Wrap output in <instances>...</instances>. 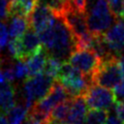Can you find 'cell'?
Segmentation results:
<instances>
[{
	"mask_svg": "<svg viewBox=\"0 0 124 124\" xmlns=\"http://www.w3.org/2000/svg\"><path fill=\"white\" fill-rule=\"evenodd\" d=\"M39 36L47 55L54 56L63 62L69 60L71 54L77 50V40L60 15H56L54 22L39 33Z\"/></svg>",
	"mask_w": 124,
	"mask_h": 124,
	"instance_id": "obj_1",
	"label": "cell"
},
{
	"mask_svg": "<svg viewBox=\"0 0 124 124\" xmlns=\"http://www.w3.org/2000/svg\"><path fill=\"white\" fill-rule=\"evenodd\" d=\"M55 79L45 73L28 77L23 83L24 106L29 110L36 102L44 98L50 90Z\"/></svg>",
	"mask_w": 124,
	"mask_h": 124,
	"instance_id": "obj_2",
	"label": "cell"
},
{
	"mask_svg": "<svg viewBox=\"0 0 124 124\" xmlns=\"http://www.w3.org/2000/svg\"><path fill=\"white\" fill-rule=\"evenodd\" d=\"M122 79L121 69L118 56H110L100 63L91 76L93 84H98L107 88H113Z\"/></svg>",
	"mask_w": 124,
	"mask_h": 124,
	"instance_id": "obj_3",
	"label": "cell"
},
{
	"mask_svg": "<svg viewBox=\"0 0 124 124\" xmlns=\"http://www.w3.org/2000/svg\"><path fill=\"white\" fill-rule=\"evenodd\" d=\"M83 97L90 108L109 110L116 103L113 90L98 84H91Z\"/></svg>",
	"mask_w": 124,
	"mask_h": 124,
	"instance_id": "obj_4",
	"label": "cell"
},
{
	"mask_svg": "<svg viewBox=\"0 0 124 124\" xmlns=\"http://www.w3.org/2000/svg\"><path fill=\"white\" fill-rule=\"evenodd\" d=\"M68 61L83 75L91 77L100 63V58L92 49H77Z\"/></svg>",
	"mask_w": 124,
	"mask_h": 124,
	"instance_id": "obj_5",
	"label": "cell"
},
{
	"mask_svg": "<svg viewBox=\"0 0 124 124\" xmlns=\"http://www.w3.org/2000/svg\"><path fill=\"white\" fill-rule=\"evenodd\" d=\"M56 14L47 5L38 3L28 17L29 25L38 34L47 29L55 20Z\"/></svg>",
	"mask_w": 124,
	"mask_h": 124,
	"instance_id": "obj_6",
	"label": "cell"
},
{
	"mask_svg": "<svg viewBox=\"0 0 124 124\" xmlns=\"http://www.w3.org/2000/svg\"><path fill=\"white\" fill-rule=\"evenodd\" d=\"M103 37L110 49V51L116 55L121 56L124 51V22L116 20L115 23L108 29Z\"/></svg>",
	"mask_w": 124,
	"mask_h": 124,
	"instance_id": "obj_7",
	"label": "cell"
},
{
	"mask_svg": "<svg viewBox=\"0 0 124 124\" xmlns=\"http://www.w3.org/2000/svg\"><path fill=\"white\" fill-rule=\"evenodd\" d=\"M21 47L22 60H26L29 56L43 48V45L39 34L31 27L19 38Z\"/></svg>",
	"mask_w": 124,
	"mask_h": 124,
	"instance_id": "obj_8",
	"label": "cell"
},
{
	"mask_svg": "<svg viewBox=\"0 0 124 124\" xmlns=\"http://www.w3.org/2000/svg\"><path fill=\"white\" fill-rule=\"evenodd\" d=\"M86 108L87 104L83 96L73 97L67 124H83L86 115Z\"/></svg>",
	"mask_w": 124,
	"mask_h": 124,
	"instance_id": "obj_9",
	"label": "cell"
},
{
	"mask_svg": "<svg viewBox=\"0 0 124 124\" xmlns=\"http://www.w3.org/2000/svg\"><path fill=\"white\" fill-rule=\"evenodd\" d=\"M38 4V0H10L9 16H21L29 17Z\"/></svg>",
	"mask_w": 124,
	"mask_h": 124,
	"instance_id": "obj_10",
	"label": "cell"
},
{
	"mask_svg": "<svg viewBox=\"0 0 124 124\" xmlns=\"http://www.w3.org/2000/svg\"><path fill=\"white\" fill-rule=\"evenodd\" d=\"M46 59H47V53H46V51L44 50V48H42L41 50H39L36 53L29 56L26 59L29 77L42 74L45 71Z\"/></svg>",
	"mask_w": 124,
	"mask_h": 124,
	"instance_id": "obj_11",
	"label": "cell"
},
{
	"mask_svg": "<svg viewBox=\"0 0 124 124\" xmlns=\"http://www.w3.org/2000/svg\"><path fill=\"white\" fill-rule=\"evenodd\" d=\"M30 27L29 20L25 16H12L8 29L11 39H19Z\"/></svg>",
	"mask_w": 124,
	"mask_h": 124,
	"instance_id": "obj_12",
	"label": "cell"
},
{
	"mask_svg": "<svg viewBox=\"0 0 124 124\" xmlns=\"http://www.w3.org/2000/svg\"><path fill=\"white\" fill-rule=\"evenodd\" d=\"M16 90L11 83L0 85V110L8 112L16 106Z\"/></svg>",
	"mask_w": 124,
	"mask_h": 124,
	"instance_id": "obj_13",
	"label": "cell"
},
{
	"mask_svg": "<svg viewBox=\"0 0 124 124\" xmlns=\"http://www.w3.org/2000/svg\"><path fill=\"white\" fill-rule=\"evenodd\" d=\"M73 98V97H72ZM72 98L60 103L59 105H57L50 112L48 118L60 123V124H67V119H68V115H69V111H70V108H71V103H72Z\"/></svg>",
	"mask_w": 124,
	"mask_h": 124,
	"instance_id": "obj_14",
	"label": "cell"
},
{
	"mask_svg": "<svg viewBox=\"0 0 124 124\" xmlns=\"http://www.w3.org/2000/svg\"><path fill=\"white\" fill-rule=\"evenodd\" d=\"M28 115V109L25 106L16 105L7 112V120L9 124H23Z\"/></svg>",
	"mask_w": 124,
	"mask_h": 124,
	"instance_id": "obj_15",
	"label": "cell"
},
{
	"mask_svg": "<svg viewBox=\"0 0 124 124\" xmlns=\"http://www.w3.org/2000/svg\"><path fill=\"white\" fill-rule=\"evenodd\" d=\"M108 119V110L91 108L85 115L83 124H106Z\"/></svg>",
	"mask_w": 124,
	"mask_h": 124,
	"instance_id": "obj_16",
	"label": "cell"
},
{
	"mask_svg": "<svg viewBox=\"0 0 124 124\" xmlns=\"http://www.w3.org/2000/svg\"><path fill=\"white\" fill-rule=\"evenodd\" d=\"M63 63L64 62L61 61L60 59H58L54 56H51V55H47V59H46L44 73L46 76L50 77L51 78L56 79L58 75H59V72H60V69H61V66Z\"/></svg>",
	"mask_w": 124,
	"mask_h": 124,
	"instance_id": "obj_17",
	"label": "cell"
},
{
	"mask_svg": "<svg viewBox=\"0 0 124 124\" xmlns=\"http://www.w3.org/2000/svg\"><path fill=\"white\" fill-rule=\"evenodd\" d=\"M12 65L16 79H23L29 77L28 67L26 62H24V60H16V62Z\"/></svg>",
	"mask_w": 124,
	"mask_h": 124,
	"instance_id": "obj_18",
	"label": "cell"
},
{
	"mask_svg": "<svg viewBox=\"0 0 124 124\" xmlns=\"http://www.w3.org/2000/svg\"><path fill=\"white\" fill-rule=\"evenodd\" d=\"M10 34L8 26L5 22L0 21V49L2 50L4 47H6L10 42Z\"/></svg>",
	"mask_w": 124,
	"mask_h": 124,
	"instance_id": "obj_19",
	"label": "cell"
},
{
	"mask_svg": "<svg viewBox=\"0 0 124 124\" xmlns=\"http://www.w3.org/2000/svg\"><path fill=\"white\" fill-rule=\"evenodd\" d=\"M88 0H68V7L78 13L86 14Z\"/></svg>",
	"mask_w": 124,
	"mask_h": 124,
	"instance_id": "obj_20",
	"label": "cell"
},
{
	"mask_svg": "<svg viewBox=\"0 0 124 124\" xmlns=\"http://www.w3.org/2000/svg\"><path fill=\"white\" fill-rule=\"evenodd\" d=\"M108 3V6L110 8V11L112 14L118 18L120 17V13H121V8L123 4V0H107Z\"/></svg>",
	"mask_w": 124,
	"mask_h": 124,
	"instance_id": "obj_21",
	"label": "cell"
},
{
	"mask_svg": "<svg viewBox=\"0 0 124 124\" xmlns=\"http://www.w3.org/2000/svg\"><path fill=\"white\" fill-rule=\"evenodd\" d=\"M10 0H0V21L9 16Z\"/></svg>",
	"mask_w": 124,
	"mask_h": 124,
	"instance_id": "obj_22",
	"label": "cell"
},
{
	"mask_svg": "<svg viewBox=\"0 0 124 124\" xmlns=\"http://www.w3.org/2000/svg\"><path fill=\"white\" fill-rule=\"evenodd\" d=\"M113 92L117 100H124V80H121L113 87Z\"/></svg>",
	"mask_w": 124,
	"mask_h": 124,
	"instance_id": "obj_23",
	"label": "cell"
},
{
	"mask_svg": "<svg viewBox=\"0 0 124 124\" xmlns=\"http://www.w3.org/2000/svg\"><path fill=\"white\" fill-rule=\"evenodd\" d=\"M114 110L116 115L124 121V100H117L114 105Z\"/></svg>",
	"mask_w": 124,
	"mask_h": 124,
	"instance_id": "obj_24",
	"label": "cell"
},
{
	"mask_svg": "<svg viewBox=\"0 0 124 124\" xmlns=\"http://www.w3.org/2000/svg\"><path fill=\"white\" fill-rule=\"evenodd\" d=\"M106 124H124V121L121 120L118 116L115 115H109L107 119Z\"/></svg>",
	"mask_w": 124,
	"mask_h": 124,
	"instance_id": "obj_25",
	"label": "cell"
},
{
	"mask_svg": "<svg viewBox=\"0 0 124 124\" xmlns=\"http://www.w3.org/2000/svg\"><path fill=\"white\" fill-rule=\"evenodd\" d=\"M119 65L121 69V74H122V78L124 80V54L119 56Z\"/></svg>",
	"mask_w": 124,
	"mask_h": 124,
	"instance_id": "obj_26",
	"label": "cell"
},
{
	"mask_svg": "<svg viewBox=\"0 0 124 124\" xmlns=\"http://www.w3.org/2000/svg\"><path fill=\"white\" fill-rule=\"evenodd\" d=\"M0 124H9L7 118H6L4 115H1V116H0Z\"/></svg>",
	"mask_w": 124,
	"mask_h": 124,
	"instance_id": "obj_27",
	"label": "cell"
},
{
	"mask_svg": "<svg viewBox=\"0 0 124 124\" xmlns=\"http://www.w3.org/2000/svg\"><path fill=\"white\" fill-rule=\"evenodd\" d=\"M120 17L124 18V0H123V4H122V8H121V13H120Z\"/></svg>",
	"mask_w": 124,
	"mask_h": 124,
	"instance_id": "obj_28",
	"label": "cell"
},
{
	"mask_svg": "<svg viewBox=\"0 0 124 124\" xmlns=\"http://www.w3.org/2000/svg\"><path fill=\"white\" fill-rule=\"evenodd\" d=\"M38 1H40V0H38Z\"/></svg>",
	"mask_w": 124,
	"mask_h": 124,
	"instance_id": "obj_29",
	"label": "cell"
},
{
	"mask_svg": "<svg viewBox=\"0 0 124 124\" xmlns=\"http://www.w3.org/2000/svg\"><path fill=\"white\" fill-rule=\"evenodd\" d=\"M0 51H1V49H0Z\"/></svg>",
	"mask_w": 124,
	"mask_h": 124,
	"instance_id": "obj_30",
	"label": "cell"
}]
</instances>
